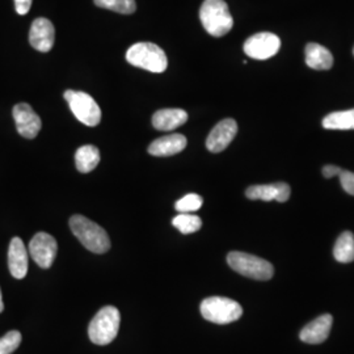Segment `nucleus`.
<instances>
[{"label": "nucleus", "mask_w": 354, "mask_h": 354, "mask_svg": "<svg viewBox=\"0 0 354 354\" xmlns=\"http://www.w3.org/2000/svg\"><path fill=\"white\" fill-rule=\"evenodd\" d=\"M236 133H238V124L235 120L232 118L222 120L213 127V130L210 131L206 140L207 150L213 153L226 150L230 143L236 137Z\"/></svg>", "instance_id": "9b49d317"}, {"label": "nucleus", "mask_w": 354, "mask_h": 354, "mask_svg": "<svg viewBox=\"0 0 354 354\" xmlns=\"http://www.w3.org/2000/svg\"><path fill=\"white\" fill-rule=\"evenodd\" d=\"M339 177H340L342 189L345 190L348 194L354 196V172L342 169Z\"/></svg>", "instance_id": "a878e982"}, {"label": "nucleus", "mask_w": 354, "mask_h": 354, "mask_svg": "<svg viewBox=\"0 0 354 354\" xmlns=\"http://www.w3.org/2000/svg\"><path fill=\"white\" fill-rule=\"evenodd\" d=\"M332 324H333L332 315L324 314L322 317H317L315 320H313L311 323H308L301 330L299 339L306 344H322L328 339Z\"/></svg>", "instance_id": "4468645a"}, {"label": "nucleus", "mask_w": 354, "mask_h": 354, "mask_svg": "<svg viewBox=\"0 0 354 354\" xmlns=\"http://www.w3.org/2000/svg\"><path fill=\"white\" fill-rule=\"evenodd\" d=\"M8 268L16 279H24L28 273V252L20 238H13L8 250Z\"/></svg>", "instance_id": "2eb2a0df"}, {"label": "nucleus", "mask_w": 354, "mask_h": 354, "mask_svg": "<svg viewBox=\"0 0 354 354\" xmlns=\"http://www.w3.org/2000/svg\"><path fill=\"white\" fill-rule=\"evenodd\" d=\"M15 7H16V12L19 15L21 16L26 15L32 7V0H15Z\"/></svg>", "instance_id": "bb28decb"}, {"label": "nucleus", "mask_w": 354, "mask_h": 354, "mask_svg": "<svg viewBox=\"0 0 354 354\" xmlns=\"http://www.w3.org/2000/svg\"><path fill=\"white\" fill-rule=\"evenodd\" d=\"M12 114L17 131L21 137L26 140H33L37 137L42 122L39 115L33 111V108L29 104L21 102L15 105Z\"/></svg>", "instance_id": "9d476101"}, {"label": "nucleus", "mask_w": 354, "mask_h": 354, "mask_svg": "<svg viewBox=\"0 0 354 354\" xmlns=\"http://www.w3.org/2000/svg\"><path fill=\"white\" fill-rule=\"evenodd\" d=\"M172 225L184 235H189L193 232H197L201 226L203 221L197 215L190 214V213H180L174 218Z\"/></svg>", "instance_id": "4be33fe9"}, {"label": "nucleus", "mask_w": 354, "mask_h": 354, "mask_svg": "<svg viewBox=\"0 0 354 354\" xmlns=\"http://www.w3.org/2000/svg\"><path fill=\"white\" fill-rule=\"evenodd\" d=\"M70 228L79 241L93 253H105L111 250V239L106 231L83 215H73Z\"/></svg>", "instance_id": "f257e3e1"}, {"label": "nucleus", "mask_w": 354, "mask_h": 354, "mask_svg": "<svg viewBox=\"0 0 354 354\" xmlns=\"http://www.w3.org/2000/svg\"><path fill=\"white\" fill-rule=\"evenodd\" d=\"M187 138L183 134H169L151 142L149 153L152 156H172L187 147Z\"/></svg>", "instance_id": "dca6fc26"}, {"label": "nucleus", "mask_w": 354, "mask_h": 354, "mask_svg": "<svg viewBox=\"0 0 354 354\" xmlns=\"http://www.w3.org/2000/svg\"><path fill=\"white\" fill-rule=\"evenodd\" d=\"M100 8H105L113 12L131 15L137 10L136 0H93Z\"/></svg>", "instance_id": "5701e85b"}, {"label": "nucleus", "mask_w": 354, "mask_h": 354, "mask_svg": "<svg viewBox=\"0 0 354 354\" xmlns=\"http://www.w3.org/2000/svg\"><path fill=\"white\" fill-rule=\"evenodd\" d=\"M64 99L68 102L71 112L82 124L87 127H96L100 124L102 109L88 93L67 89L64 92Z\"/></svg>", "instance_id": "0eeeda50"}, {"label": "nucleus", "mask_w": 354, "mask_h": 354, "mask_svg": "<svg viewBox=\"0 0 354 354\" xmlns=\"http://www.w3.org/2000/svg\"><path fill=\"white\" fill-rule=\"evenodd\" d=\"M290 187L286 183H274L268 185H253L245 190V196L250 200L260 201H277L286 203L290 198Z\"/></svg>", "instance_id": "ddd939ff"}, {"label": "nucleus", "mask_w": 354, "mask_h": 354, "mask_svg": "<svg viewBox=\"0 0 354 354\" xmlns=\"http://www.w3.org/2000/svg\"><path fill=\"white\" fill-rule=\"evenodd\" d=\"M342 168L337 167V165H328L326 167H323L322 172H323V176L327 177V178H332V177L339 176L342 174Z\"/></svg>", "instance_id": "cd10ccee"}, {"label": "nucleus", "mask_w": 354, "mask_h": 354, "mask_svg": "<svg viewBox=\"0 0 354 354\" xmlns=\"http://www.w3.org/2000/svg\"><path fill=\"white\" fill-rule=\"evenodd\" d=\"M281 48V39L274 33H256L244 42V53L257 61H266L274 57Z\"/></svg>", "instance_id": "6e6552de"}, {"label": "nucleus", "mask_w": 354, "mask_h": 354, "mask_svg": "<svg viewBox=\"0 0 354 354\" xmlns=\"http://www.w3.org/2000/svg\"><path fill=\"white\" fill-rule=\"evenodd\" d=\"M353 54H354V49H353Z\"/></svg>", "instance_id": "c756f323"}, {"label": "nucleus", "mask_w": 354, "mask_h": 354, "mask_svg": "<svg viewBox=\"0 0 354 354\" xmlns=\"http://www.w3.org/2000/svg\"><path fill=\"white\" fill-rule=\"evenodd\" d=\"M4 310V304H3V298H1V290H0V313H3Z\"/></svg>", "instance_id": "c85d7f7f"}, {"label": "nucleus", "mask_w": 354, "mask_h": 354, "mask_svg": "<svg viewBox=\"0 0 354 354\" xmlns=\"http://www.w3.org/2000/svg\"><path fill=\"white\" fill-rule=\"evenodd\" d=\"M21 342V333L19 330H10L0 339V354H11L19 348Z\"/></svg>", "instance_id": "393cba45"}, {"label": "nucleus", "mask_w": 354, "mask_h": 354, "mask_svg": "<svg viewBox=\"0 0 354 354\" xmlns=\"http://www.w3.org/2000/svg\"><path fill=\"white\" fill-rule=\"evenodd\" d=\"M188 121V113L184 109L169 108L160 109L152 115V125L156 130L169 131L183 127Z\"/></svg>", "instance_id": "f3484780"}, {"label": "nucleus", "mask_w": 354, "mask_h": 354, "mask_svg": "<svg viewBox=\"0 0 354 354\" xmlns=\"http://www.w3.org/2000/svg\"><path fill=\"white\" fill-rule=\"evenodd\" d=\"M322 125L327 130H354V109L328 114L323 118Z\"/></svg>", "instance_id": "412c9836"}, {"label": "nucleus", "mask_w": 354, "mask_h": 354, "mask_svg": "<svg viewBox=\"0 0 354 354\" xmlns=\"http://www.w3.org/2000/svg\"><path fill=\"white\" fill-rule=\"evenodd\" d=\"M333 256L342 264L354 261V235L351 231H344L339 236L333 248Z\"/></svg>", "instance_id": "aec40b11"}, {"label": "nucleus", "mask_w": 354, "mask_h": 354, "mask_svg": "<svg viewBox=\"0 0 354 354\" xmlns=\"http://www.w3.org/2000/svg\"><path fill=\"white\" fill-rule=\"evenodd\" d=\"M55 41V29L50 20L45 17H38L30 26L29 42L33 49L48 53L53 49Z\"/></svg>", "instance_id": "f8f14e48"}, {"label": "nucleus", "mask_w": 354, "mask_h": 354, "mask_svg": "<svg viewBox=\"0 0 354 354\" xmlns=\"http://www.w3.org/2000/svg\"><path fill=\"white\" fill-rule=\"evenodd\" d=\"M121 323L120 311L113 306H105L89 323L88 335L91 342L96 345H108L118 335Z\"/></svg>", "instance_id": "20e7f679"}, {"label": "nucleus", "mask_w": 354, "mask_h": 354, "mask_svg": "<svg viewBox=\"0 0 354 354\" xmlns=\"http://www.w3.org/2000/svg\"><path fill=\"white\" fill-rule=\"evenodd\" d=\"M203 317L215 324H228L243 315L241 304L225 297H210L201 304Z\"/></svg>", "instance_id": "423d86ee"}, {"label": "nucleus", "mask_w": 354, "mask_h": 354, "mask_svg": "<svg viewBox=\"0 0 354 354\" xmlns=\"http://www.w3.org/2000/svg\"><path fill=\"white\" fill-rule=\"evenodd\" d=\"M58 252L57 241L46 232H38L29 243V253L42 269H49Z\"/></svg>", "instance_id": "1a4fd4ad"}, {"label": "nucleus", "mask_w": 354, "mask_h": 354, "mask_svg": "<svg viewBox=\"0 0 354 354\" xmlns=\"http://www.w3.org/2000/svg\"><path fill=\"white\" fill-rule=\"evenodd\" d=\"M203 203V200L201 196H198L196 193H190V194L184 196L183 198H180L175 203V209L178 213H194L201 209Z\"/></svg>", "instance_id": "b1692460"}, {"label": "nucleus", "mask_w": 354, "mask_h": 354, "mask_svg": "<svg viewBox=\"0 0 354 354\" xmlns=\"http://www.w3.org/2000/svg\"><path fill=\"white\" fill-rule=\"evenodd\" d=\"M127 61L131 66L156 74L165 73L168 66L165 50L151 42H138L130 46L127 51Z\"/></svg>", "instance_id": "7ed1b4c3"}, {"label": "nucleus", "mask_w": 354, "mask_h": 354, "mask_svg": "<svg viewBox=\"0 0 354 354\" xmlns=\"http://www.w3.org/2000/svg\"><path fill=\"white\" fill-rule=\"evenodd\" d=\"M227 263L235 272L248 279L268 281L274 274V268L269 261L250 253L230 252Z\"/></svg>", "instance_id": "39448f33"}, {"label": "nucleus", "mask_w": 354, "mask_h": 354, "mask_svg": "<svg viewBox=\"0 0 354 354\" xmlns=\"http://www.w3.org/2000/svg\"><path fill=\"white\" fill-rule=\"evenodd\" d=\"M205 30L213 37H223L234 26V19L225 0H205L200 10Z\"/></svg>", "instance_id": "f03ea898"}, {"label": "nucleus", "mask_w": 354, "mask_h": 354, "mask_svg": "<svg viewBox=\"0 0 354 354\" xmlns=\"http://www.w3.org/2000/svg\"><path fill=\"white\" fill-rule=\"evenodd\" d=\"M304 54L306 64L313 70H329L333 66L332 53L319 44H307Z\"/></svg>", "instance_id": "a211bd4d"}, {"label": "nucleus", "mask_w": 354, "mask_h": 354, "mask_svg": "<svg viewBox=\"0 0 354 354\" xmlns=\"http://www.w3.org/2000/svg\"><path fill=\"white\" fill-rule=\"evenodd\" d=\"M100 151L96 146L86 145L77 149L75 153V165L79 172L89 174L100 163Z\"/></svg>", "instance_id": "6ab92c4d"}]
</instances>
